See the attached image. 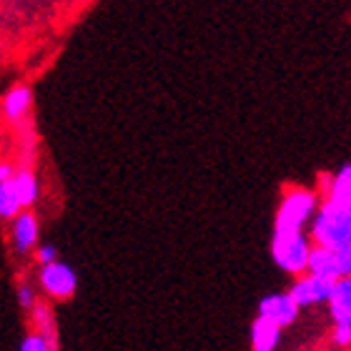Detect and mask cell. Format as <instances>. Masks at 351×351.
Returning a JSON list of instances; mask_svg holds the SVG:
<instances>
[{
    "mask_svg": "<svg viewBox=\"0 0 351 351\" xmlns=\"http://www.w3.org/2000/svg\"><path fill=\"white\" fill-rule=\"evenodd\" d=\"M18 349L21 351H51V344H48V339H45L40 331H36V334H28V337L23 339Z\"/></svg>",
    "mask_w": 351,
    "mask_h": 351,
    "instance_id": "16",
    "label": "cell"
},
{
    "mask_svg": "<svg viewBox=\"0 0 351 351\" xmlns=\"http://www.w3.org/2000/svg\"><path fill=\"white\" fill-rule=\"evenodd\" d=\"M308 226H311L308 228L311 241L339 251L346 241H351V208L331 204V201H322Z\"/></svg>",
    "mask_w": 351,
    "mask_h": 351,
    "instance_id": "2",
    "label": "cell"
},
{
    "mask_svg": "<svg viewBox=\"0 0 351 351\" xmlns=\"http://www.w3.org/2000/svg\"><path fill=\"white\" fill-rule=\"evenodd\" d=\"M281 326L263 316H256L251 324V349L254 351H274L281 344Z\"/></svg>",
    "mask_w": 351,
    "mask_h": 351,
    "instance_id": "10",
    "label": "cell"
},
{
    "mask_svg": "<svg viewBox=\"0 0 351 351\" xmlns=\"http://www.w3.org/2000/svg\"><path fill=\"white\" fill-rule=\"evenodd\" d=\"M329 306L351 308V276H339L337 281H334V291H331Z\"/></svg>",
    "mask_w": 351,
    "mask_h": 351,
    "instance_id": "15",
    "label": "cell"
},
{
    "mask_svg": "<svg viewBox=\"0 0 351 351\" xmlns=\"http://www.w3.org/2000/svg\"><path fill=\"white\" fill-rule=\"evenodd\" d=\"M311 249H314V241H311V236L304 234V231L271 236V258H274L278 269L286 271L289 276L306 274Z\"/></svg>",
    "mask_w": 351,
    "mask_h": 351,
    "instance_id": "3",
    "label": "cell"
},
{
    "mask_svg": "<svg viewBox=\"0 0 351 351\" xmlns=\"http://www.w3.org/2000/svg\"><path fill=\"white\" fill-rule=\"evenodd\" d=\"M306 271H308V274H316V276L334 278V281H337V278L341 276V266H339L337 251L314 243V249H311V256H308V269Z\"/></svg>",
    "mask_w": 351,
    "mask_h": 351,
    "instance_id": "11",
    "label": "cell"
},
{
    "mask_svg": "<svg viewBox=\"0 0 351 351\" xmlns=\"http://www.w3.org/2000/svg\"><path fill=\"white\" fill-rule=\"evenodd\" d=\"M319 196L322 201H331L351 208V163H344L337 173L319 176Z\"/></svg>",
    "mask_w": 351,
    "mask_h": 351,
    "instance_id": "7",
    "label": "cell"
},
{
    "mask_svg": "<svg viewBox=\"0 0 351 351\" xmlns=\"http://www.w3.org/2000/svg\"><path fill=\"white\" fill-rule=\"evenodd\" d=\"M18 304H21L23 308H28V311H33V306L38 304L36 289H33V286H28V284L18 286Z\"/></svg>",
    "mask_w": 351,
    "mask_h": 351,
    "instance_id": "18",
    "label": "cell"
},
{
    "mask_svg": "<svg viewBox=\"0 0 351 351\" xmlns=\"http://www.w3.org/2000/svg\"><path fill=\"white\" fill-rule=\"evenodd\" d=\"M322 206V196L316 191H308L304 186H291L284 191L281 204L276 208L274 219V234H293L304 231L306 223H311L316 208Z\"/></svg>",
    "mask_w": 351,
    "mask_h": 351,
    "instance_id": "1",
    "label": "cell"
},
{
    "mask_svg": "<svg viewBox=\"0 0 351 351\" xmlns=\"http://www.w3.org/2000/svg\"><path fill=\"white\" fill-rule=\"evenodd\" d=\"M301 314V306L296 304V299L291 296V291L284 293H269L258 301V316L269 319V322L278 324L281 329L291 326Z\"/></svg>",
    "mask_w": 351,
    "mask_h": 351,
    "instance_id": "6",
    "label": "cell"
},
{
    "mask_svg": "<svg viewBox=\"0 0 351 351\" xmlns=\"http://www.w3.org/2000/svg\"><path fill=\"white\" fill-rule=\"evenodd\" d=\"M33 324H36L38 329L36 331H40L45 339H48V344H51V351H56V349H60V341H58V329H56V316H53V311L45 304H40L38 301L36 306H33Z\"/></svg>",
    "mask_w": 351,
    "mask_h": 351,
    "instance_id": "13",
    "label": "cell"
},
{
    "mask_svg": "<svg viewBox=\"0 0 351 351\" xmlns=\"http://www.w3.org/2000/svg\"><path fill=\"white\" fill-rule=\"evenodd\" d=\"M15 176V166L8 161H0V181H8V178H13Z\"/></svg>",
    "mask_w": 351,
    "mask_h": 351,
    "instance_id": "22",
    "label": "cell"
},
{
    "mask_svg": "<svg viewBox=\"0 0 351 351\" xmlns=\"http://www.w3.org/2000/svg\"><path fill=\"white\" fill-rule=\"evenodd\" d=\"M38 236H40V226L38 219L30 211H21L13 219V246L18 254H28L36 249Z\"/></svg>",
    "mask_w": 351,
    "mask_h": 351,
    "instance_id": "9",
    "label": "cell"
},
{
    "mask_svg": "<svg viewBox=\"0 0 351 351\" xmlns=\"http://www.w3.org/2000/svg\"><path fill=\"white\" fill-rule=\"evenodd\" d=\"M331 341H334L339 349H349V346H351V326H349V324H334Z\"/></svg>",
    "mask_w": 351,
    "mask_h": 351,
    "instance_id": "17",
    "label": "cell"
},
{
    "mask_svg": "<svg viewBox=\"0 0 351 351\" xmlns=\"http://www.w3.org/2000/svg\"><path fill=\"white\" fill-rule=\"evenodd\" d=\"M15 191H18V198H21L23 208H30L36 204L38 196H40V186H38V176L33 173V166H21L13 176Z\"/></svg>",
    "mask_w": 351,
    "mask_h": 351,
    "instance_id": "12",
    "label": "cell"
},
{
    "mask_svg": "<svg viewBox=\"0 0 351 351\" xmlns=\"http://www.w3.org/2000/svg\"><path fill=\"white\" fill-rule=\"evenodd\" d=\"M36 261L40 263V266L58 261V249H56V246H51V243H45V246H38V249H36Z\"/></svg>",
    "mask_w": 351,
    "mask_h": 351,
    "instance_id": "19",
    "label": "cell"
},
{
    "mask_svg": "<svg viewBox=\"0 0 351 351\" xmlns=\"http://www.w3.org/2000/svg\"><path fill=\"white\" fill-rule=\"evenodd\" d=\"M329 316L334 324H349L351 326V308L344 306H329Z\"/></svg>",
    "mask_w": 351,
    "mask_h": 351,
    "instance_id": "21",
    "label": "cell"
},
{
    "mask_svg": "<svg viewBox=\"0 0 351 351\" xmlns=\"http://www.w3.org/2000/svg\"><path fill=\"white\" fill-rule=\"evenodd\" d=\"M21 211L23 206H21V198H18V191H15V181L13 178L0 181V219L13 221Z\"/></svg>",
    "mask_w": 351,
    "mask_h": 351,
    "instance_id": "14",
    "label": "cell"
},
{
    "mask_svg": "<svg viewBox=\"0 0 351 351\" xmlns=\"http://www.w3.org/2000/svg\"><path fill=\"white\" fill-rule=\"evenodd\" d=\"M40 286H43V291L53 299H71L78 289V276H75V271L63 261H53V263H45L43 269H40Z\"/></svg>",
    "mask_w": 351,
    "mask_h": 351,
    "instance_id": "5",
    "label": "cell"
},
{
    "mask_svg": "<svg viewBox=\"0 0 351 351\" xmlns=\"http://www.w3.org/2000/svg\"><path fill=\"white\" fill-rule=\"evenodd\" d=\"M337 256H339V266H341V276H351V241H346L337 251Z\"/></svg>",
    "mask_w": 351,
    "mask_h": 351,
    "instance_id": "20",
    "label": "cell"
},
{
    "mask_svg": "<svg viewBox=\"0 0 351 351\" xmlns=\"http://www.w3.org/2000/svg\"><path fill=\"white\" fill-rule=\"evenodd\" d=\"M30 108H33V90H30V86L10 88L5 93V98H3V103H0L3 118H5L10 125H15V128H18L23 121H28Z\"/></svg>",
    "mask_w": 351,
    "mask_h": 351,
    "instance_id": "8",
    "label": "cell"
},
{
    "mask_svg": "<svg viewBox=\"0 0 351 351\" xmlns=\"http://www.w3.org/2000/svg\"><path fill=\"white\" fill-rule=\"evenodd\" d=\"M289 291H291V296L296 299V304L301 308L329 304L331 291H334V278L316 276V274H308L306 271V274L296 276V281H293V286Z\"/></svg>",
    "mask_w": 351,
    "mask_h": 351,
    "instance_id": "4",
    "label": "cell"
}]
</instances>
